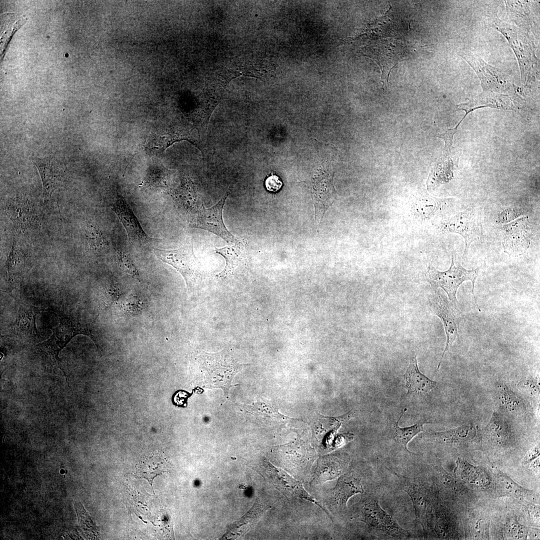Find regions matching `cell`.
<instances>
[{"label":"cell","mask_w":540,"mask_h":540,"mask_svg":"<svg viewBox=\"0 0 540 540\" xmlns=\"http://www.w3.org/2000/svg\"><path fill=\"white\" fill-rule=\"evenodd\" d=\"M386 16L368 24L359 38L363 52L380 66L383 86L392 69L408 56L410 47Z\"/></svg>","instance_id":"1"},{"label":"cell","mask_w":540,"mask_h":540,"mask_svg":"<svg viewBox=\"0 0 540 540\" xmlns=\"http://www.w3.org/2000/svg\"><path fill=\"white\" fill-rule=\"evenodd\" d=\"M492 26L508 40L518 60L521 81L530 87L538 75L539 63L534 41L528 30L500 20L493 22Z\"/></svg>","instance_id":"2"},{"label":"cell","mask_w":540,"mask_h":540,"mask_svg":"<svg viewBox=\"0 0 540 540\" xmlns=\"http://www.w3.org/2000/svg\"><path fill=\"white\" fill-rule=\"evenodd\" d=\"M198 361L204 386L220 388L226 396L234 376L247 366L238 362L226 348L216 353L202 352Z\"/></svg>","instance_id":"3"},{"label":"cell","mask_w":540,"mask_h":540,"mask_svg":"<svg viewBox=\"0 0 540 540\" xmlns=\"http://www.w3.org/2000/svg\"><path fill=\"white\" fill-rule=\"evenodd\" d=\"M359 513L360 520L382 538L406 540L411 537L408 530L402 528L391 514L382 508L376 492L365 496Z\"/></svg>","instance_id":"4"},{"label":"cell","mask_w":540,"mask_h":540,"mask_svg":"<svg viewBox=\"0 0 540 540\" xmlns=\"http://www.w3.org/2000/svg\"><path fill=\"white\" fill-rule=\"evenodd\" d=\"M153 253L158 260L172 266L181 274L188 292H192L198 286L203 272L201 264L194 254L192 244L190 239L178 248H154Z\"/></svg>","instance_id":"5"},{"label":"cell","mask_w":540,"mask_h":540,"mask_svg":"<svg viewBox=\"0 0 540 540\" xmlns=\"http://www.w3.org/2000/svg\"><path fill=\"white\" fill-rule=\"evenodd\" d=\"M479 270V268L470 270L464 268L460 262H455L452 256L450 266L446 271H439L432 265H429L426 274L427 280L435 292L438 288H442L447 294L449 301L455 306L457 303L456 294L458 288L464 282L470 280L472 283V293L474 301L478 306L474 288Z\"/></svg>","instance_id":"6"},{"label":"cell","mask_w":540,"mask_h":540,"mask_svg":"<svg viewBox=\"0 0 540 540\" xmlns=\"http://www.w3.org/2000/svg\"><path fill=\"white\" fill-rule=\"evenodd\" d=\"M58 325L52 329L50 338L36 346V349L59 364L58 354L76 336L82 334L88 336L100 349L91 330L73 318L60 314Z\"/></svg>","instance_id":"7"},{"label":"cell","mask_w":540,"mask_h":540,"mask_svg":"<svg viewBox=\"0 0 540 540\" xmlns=\"http://www.w3.org/2000/svg\"><path fill=\"white\" fill-rule=\"evenodd\" d=\"M394 474L398 479L401 490L410 497L414 509L416 519L421 525L426 536L430 528L434 495L420 476H408L396 472Z\"/></svg>","instance_id":"8"},{"label":"cell","mask_w":540,"mask_h":540,"mask_svg":"<svg viewBox=\"0 0 540 540\" xmlns=\"http://www.w3.org/2000/svg\"><path fill=\"white\" fill-rule=\"evenodd\" d=\"M458 54L476 72L482 92L506 94L514 93L516 90L510 75L504 70L492 66L468 50H461Z\"/></svg>","instance_id":"9"},{"label":"cell","mask_w":540,"mask_h":540,"mask_svg":"<svg viewBox=\"0 0 540 540\" xmlns=\"http://www.w3.org/2000/svg\"><path fill=\"white\" fill-rule=\"evenodd\" d=\"M228 194L226 192L215 205L210 208H206L202 204L189 216L190 226L211 232L228 242H237L238 238L228 230L222 220V210Z\"/></svg>","instance_id":"10"},{"label":"cell","mask_w":540,"mask_h":540,"mask_svg":"<svg viewBox=\"0 0 540 540\" xmlns=\"http://www.w3.org/2000/svg\"><path fill=\"white\" fill-rule=\"evenodd\" d=\"M6 212L19 233L37 228L40 222V213L30 196L18 194L8 200Z\"/></svg>","instance_id":"11"},{"label":"cell","mask_w":540,"mask_h":540,"mask_svg":"<svg viewBox=\"0 0 540 540\" xmlns=\"http://www.w3.org/2000/svg\"><path fill=\"white\" fill-rule=\"evenodd\" d=\"M533 232L528 216L521 217L502 226V246L510 256H520L528 249Z\"/></svg>","instance_id":"12"},{"label":"cell","mask_w":540,"mask_h":540,"mask_svg":"<svg viewBox=\"0 0 540 540\" xmlns=\"http://www.w3.org/2000/svg\"><path fill=\"white\" fill-rule=\"evenodd\" d=\"M111 208L122 224L131 245L143 246L160 239L152 238L144 232L138 218L122 194L116 190Z\"/></svg>","instance_id":"13"},{"label":"cell","mask_w":540,"mask_h":540,"mask_svg":"<svg viewBox=\"0 0 540 540\" xmlns=\"http://www.w3.org/2000/svg\"><path fill=\"white\" fill-rule=\"evenodd\" d=\"M265 474L269 481L288 499L300 498L319 506L332 518L324 507L308 494L301 482L292 478L282 470L272 465L269 461H262Z\"/></svg>","instance_id":"14"},{"label":"cell","mask_w":540,"mask_h":540,"mask_svg":"<svg viewBox=\"0 0 540 540\" xmlns=\"http://www.w3.org/2000/svg\"><path fill=\"white\" fill-rule=\"evenodd\" d=\"M430 304L432 312L442 320L446 336V346L436 368L438 370L445 353L456 338L462 316L456 306L437 294L436 292L430 298Z\"/></svg>","instance_id":"15"},{"label":"cell","mask_w":540,"mask_h":540,"mask_svg":"<svg viewBox=\"0 0 540 540\" xmlns=\"http://www.w3.org/2000/svg\"><path fill=\"white\" fill-rule=\"evenodd\" d=\"M438 228L444 234L456 233L462 236L465 242L464 256L466 255L471 244L480 238L474 211L470 208L442 220Z\"/></svg>","instance_id":"16"},{"label":"cell","mask_w":540,"mask_h":540,"mask_svg":"<svg viewBox=\"0 0 540 540\" xmlns=\"http://www.w3.org/2000/svg\"><path fill=\"white\" fill-rule=\"evenodd\" d=\"M32 161L40 176L44 200L50 198L52 192L62 187L66 180V168L60 161L50 157L44 158H33Z\"/></svg>","instance_id":"17"},{"label":"cell","mask_w":540,"mask_h":540,"mask_svg":"<svg viewBox=\"0 0 540 540\" xmlns=\"http://www.w3.org/2000/svg\"><path fill=\"white\" fill-rule=\"evenodd\" d=\"M490 108L504 110H516L517 106L510 95L492 92H482L478 96L466 103L453 105V112L463 110L465 114L459 122L460 124L466 116L472 111L480 108Z\"/></svg>","instance_id":"18"},{"label":"cell","mask_w":540,"mask_h":540,"mask_svg":"<svg viewBox=\"0 0 540 540\" xmlns=\"http://www.w3.org/2000/svg\"><path fill=\"white\" fill-rule=\"evenodd\" d=\"M186 140L198 146L196 140L188 130L176 127L162 128L151 134L145 146L146 152L153 155H159L173 143Z\"/></svg>","instance_id":"19"},{"label":"cell","mask_w":540,"mask_h":540,"mask_svg":"<svg viewBox=\"0 0 540 540\" xmlns=\"http://www.w3.org/2000/svg\"><path fill=\"white\" fill-rule=\"evenodd\" d=\"M312 190L315 220L316 222L320 223L336 198L332 177L325 173L316 175Z\"/></svg>","instance_id":"20"},{"label":"cell","mask_w":540,"mask_h":540,"mask_svg":"<svg viewBox=\"0 0 540 540\" xmlns=\"http://www.w3.org/2000/svg\"><path fill=\"white\" fill-rule=\"evenodd\" d=\"M246 240H238L234 245L216 248L215 252L220 254L226 260L224 268L216 276L226 278L238 273L246 265Z\"/></svg>","instance_id":"21"},{"label":"cell","mask_w":540,"mask_h":540,"mask_svg":"<svg viewBox=\"0 0 540 540\" xmlns=\"http://www.w3.org/2000/svg\"><path fill=\"white\" fill-rule=\"evenodd\" d=\"M338 478L332 490L333 499L338 508L344 510L351 497L358 494H362L364 490L361 477L353 470L348 468Z\"/></svg>","instance_id":"22"},{"label":"cell","mask_w":540,"mask_h":540,"mask_svg":"<svg viewBox=\"0 0 540 540\" xmlns=\"http://www.w3.org/2000/svg\"><path fill=\"white\" fill-rule=\"evenodd\" d=\"M350 458L346 454L328 456L319 458L314 474L313 482L321 484L338 478L348 468Z\"/></svg>","instance_id":"23"},{"label":"cell","mask_w":540,"mask_h":540,"mask_svg":"<svg viewBox=\"0 0 540 540\" xmlns=\"http://www.w3.org/2000/svg\"><path fill=\"white\" fill-rule=\"evenodd\" d=\"M453 198H439L426 192H421L415 196L412 210L414 216L421 220H428L441 213L452 204Z\"/></svg>","instance_id":"24"},{"label":"cell","mask_w":540,"mask_h":540,"mask_svg":"<svg viewBox=\"0 0 540 540\" xmlns=\"http://www.w3.org/2000/svg\"><path fill=\"white\" fill-rule=\"evenodd\" d=\"M416 354H412L404 376L406 381L407 394L416 393L426 394L437 386V382L428 378L419 370Z\"/></svg>","instance_id":"25"},{"label":"cell","mask_w":540,"mask_h":540,"mask_svg":"<svg viewBox=\"0 0 540 540\" xmlns=\"http://www.w3.org/2000/svg\"><path fill=\"white\" fill-rule=\"evenodd\" d=\"M406 410L399 416L396 421L394 422L388 430L389 438L393 442L396 448L408 454L412 452L408 450V442L418 434L424 432V424L428 422L420 420L414 424L404 428L400 427L398 424Z\"/></svg>","instance_id":"26"},{"label":"cell","mask_w":540,"mask_h":540,"mask_svg":"<svg viewBox=\"0 0 540 540\" xmlns=\"http://www.w3.org/2000/svg\"><path fill=\"white\" fill-rule=\"evenodd\" d=\"M27 258L26 248L22 243V240L14 234L6 264L10 283L16 282L22 274Z\"/></svg>","instance_id":"27"},{"label":"cell","mask_w":540,"mask_h":540,"mask_svg":"<svg viewBox=\"0 0 540 540\" xmlns=\"http://www.w3.org/2000/svg\"><path fill=\"white\" fill-rule=\"evenodd\" d=\"M169 466L167 460L160 454H150L141 459L136 466L135 476L144 478L152 486L154 479L166 472Z\"/></svg>","instance_id":"28"},{"label":"cell","mask_w":540,"mask_h":540,"mask_svg":"<svg viewBox=\"0 0 540 540\" xmlns=\"http://www.w3.org/2000/svg\"><path fill=\"white\" fill-rule=\"evenodd\" d=\"M268 508V506L257 500L252 509L244 518L234 524L224 536V539L234 538L248 531L258 520L262 514Z\"/></svg>","instance_id":"29"},{"label":"cell","mask_w":540,"mask_h":540,"mask_svg":"<svg viewBox=\"0 0 540 540\" xmlns=\"http://www.w3.org/2000/svg\"><path fill=\"white\" fill-rule=\"evenodd\" d=\"M38 311L36 308L20 302L15 324L18 333L34 338L38 336L36 320Z\"/></svg>","instance_id":"30"},{"label":"cell","mask_w":540,"mask_h":540,"mask_svg":"<svg viewBox=\"0 0 540 540\" xmlns=\"http://www.w3.org/2000/svg\"><path fill=\"white\" fill-rule=\"evenodd\" d=\"M469 426H464L444 432L428 430L422 434V438L445 445H452L466 440L471 430Z\"/></svg>","instance_id":"31"},{"label":"cell","mask_w":540,"mask_h":540,"mask_svg":"<svg viewBox=\"0 0 540 540\" xmlns=\"http://www.w3.org/2000/svg\"><path fill=\"white\" fill-rule=\"evenodd\" d=\"M450 154L447 156H443L442 161L440 162L442 164H436L434 166L430 176V182L434 186L448 182L453 178V170L458 166L460 153H456L452 156H450Z\"/></svg>","instance_id":"32"},{"label":"cell","mask_w":540,"mask_h":540,"mask_svg":"<svg viewBox=\"0 0 540 540\" xmlns=\"http://www.w3.org/2000/svg\"><path fill=\"white\" fill-rule=\"evenodd\" d=\"M508 14L516 26L528 30L530 22V11L526 1H505Z\"/></svg>","instance_id":"33"},{"label":"cell","mask_w":540,"mask_h":540,"mask_svg":"<svg viewBox=\"0 0 540 540\" xmlns=\"http://www.w3.org/2000/svg\"><path fill=\"white\" fill-rule=\"evenodd\" d=\"M496 485L501 496L518 498L528 497L532 494L531 491L520 486L506 475L499 471L496 476Z\"/></svg>","instance_id":"34"},{"label":"cell","mask_w":540,"mask_h":540,"mask_svg":"<svg viewBox=\"0 0 540 540\" xmlns=\"http://www.w3.org/2000/svg\"><path fill=\"white\" fill-rule=\"evenodd\" d=\"M122 294L119 284L114 281H109L104 284L98 292L97 300L98 314L116 302Z\"/></svg>","instance_id":"35"},{"label":"cell","mask_w":540,"mask_h":540,"mask_svg":"<svg viewBox=\"0 0 540 540\" xmlns=\"http://www.w3.org/2000/svg\"><path fill=\"white\" fill-rule=\"evenodd\" d=\"M172 183L171 172L164 168L158 166L150 168L141 184L143 187L168 188L172 184Z\"/></svg>","instance_id":"36"},{"label":"cell","mask_w":540,"mask_h":540,"mask_svg":"<svg viewBox=\"0 0 540 540\" xmlns=\"http://www.w3.org/2000/svg\"><path fill=\"white\" fill-rule=\"evenodd\" d=\"M144 308V302L138 296L131 295L117 304L116 310L120 316H130L142 314Z\"/></svg>","instance_id":"37"},{"label":"cell","mask_w":540,"mask_h":540,"mask_svg":"<svg viewBox=\"0 0 540 540\" xmlns=\"http://www.w3.org/2000/svg\"><path fill=\"white\" fill-rule=\"evenodd\" d=\"M84 237L89 247L94 250H102L106 246L102 232L93 223L86 224L84 230Z\"/></svg>","instance_id":"38"},{"label":"cell","mask_w":540,"mask_h":540,"mask_svg":"<svg viewBox=\"0 0 540 540\" xmlns=\"http://www.w3.org/2000/svg\"><path fill=\"white\" fill-rule=\"evenodd\" d=\"M244 408L247 413L252 415L256 418L276 420L284 419L286 418L272 406H270L268 404H266L264 402H257L253 406H245Z\"/></svg>","instance_id":"39"},{"label":"cell","mask_w":540,"mask_h":540,"mask_svg":"<svg viewBox=\"0 0 540 540\" xmlns=\"http://www.w3.org/2000/svg\"><path fill=\"white\" fill-rule=\"evenodd\" d=\"M116 261L120 268L132 278L140 280L139 272L130 256L120 250H116Z\"/></svg>","instance_id":"40"},{"label":"cell","mask_w":540,"mask_h":540,"mask_svg":"<svg viewBox=\"0 0 540 540\" xmlns=\"http://www.w3.org/2000/svg\"><path fill=\"white\" fill-rule=\"evenodd\" d=\"M502 402L508 410L513 413H522L525 409L522 400L507 388L502 392Z\"/></svg>","instance_id":"41"},{"label":"cell","mask_w":540,"mask_h":540,"mask_svg":"<svg viewBox=\"0 0 540 540\" xmlns=\"http://www.w3.org/2000/svg\"><path fill=\"white\" fill-rule=\"evenodd\" d=\"M522 214V212L518 209L507 208L498 214L496 222L499 224H504L517 219Z\"/></svg>","instance_id":"42"},{"label":"cell","mask_w":540,"mask_h":540,"mask_svg":"<svg viewBox=\"0 0 540 540\" xmlns=\"http://www.w3.org/2000/svg\"><path fill=\"white\" fill-rule=\"evenodd\" d=\"M457 132L458 128L455 126L454 128H448L444 132L438 134L436 136L438 138L443 139L444 141L445 145L443 156H447L450 154L454 136Z\"/></svg>","instance_id":"43"},{"label":"cell","mask_w":540,"mask_h":540,"mask_svg":"<svg viewBox=\"0 0 540 540\" xmlns=\"http://www.w3.org/2000/svg\"><path fill=\"white\" fill-rule=\"evenodd\" d=\"M282 185V182L276 175H272L268 176L265 182L266 188L269 192H276L281 188Z\"/></svg>","instance_id":"44"},{"label":"cell","mask_w":540,"mask_h":540,"mask_svg":"<svg viewBox=\"0 0 540 540\" xmlns=\"http://www.w3.org/2000/svg\"><path fill=\"white\" fill-rule=\"evenodd\" d=\"M520 384H518L519 386L523 388H526L530 393L532 392H537L539 391L538 386L534 380H526L524 382H521Z\"/></svg>","instance_id":"45"},{"label":"cell","mask_w":540,"mask_h":540,"mask_svg":"<svg viewBox=\"0 0 540 540\" xmlns=\"http://www.w3.org/2000/svg\"><path fill=\"white\" fill-rule=\"evenodd\" d=\"M540 448L539 446H536L527 454L526 456V463L530 462L532 460L536 458L539 456Z\"/></svg>","instance_id":"46"}]
</instances>
